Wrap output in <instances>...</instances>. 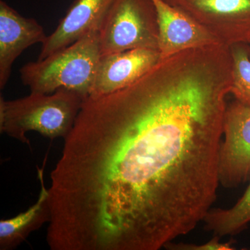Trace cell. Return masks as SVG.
<instances>
[{"mask_svg": "<svg viewBox=\"0 0 250 250\" xmlns=\"http://www.w3.org/2000/svg\"><path fill=\"white\" fill-rule=\"evenodd\" d=\"M220 236L213 235V238L204 244L178 243L171 242L166 245V249L170 250H236L234 244L236 241L230 239L228 242H222Z\"/></svg>", "mask_w": 250, "mask_h": 250, "instance_id": "5bb4252c", "label": "cell"}, {"mask_svg": "<svg viewBox=\"0 0 250 250\" xmlns=\"http://www.w3.org/2000/svg\"><path fill=\"white\" fill-rule=\"evenodd\" d=\"M218 178L225 188H235L250 179V106L235 99L224 113Z\"/></svg>", "mask_w": 250, "mask_h": 250, "instance_id": "5b68a950", "label": "cell"}, {"mask_svg": "<svg viewBox=\"0 0 250 250\" xmlns=\"http://www.w3.org/2000/svg\"><path fill=\"white\" fill-rule=\"evenodd\" d=\"M204 229L220 238L239 234L250 224V182L241 198L228 208H212L204 219Z\"/></svg>", "mask_w": 250, "mask_h": 250, "instance_id": "7c38bea8", "label": "cell"}, {"mask_svg": "<svg viewBox=\"0 0 250 250\" xmlns=\"http://www.w3.org/2000/svg\"><path fill=\"white\" fill-rule=\"evenodd\" d=\"M163 1H165L167 4L172 5V6H177L182 0H163Z\"/></svg>", "mask_w": 250, "mask_h": 250, "instance_id": "9a60e30c", "label": "cell"}, {"mask_svg": "<svg viewBox=\"0 0 250 250\" xmlns=\"http://www.w3.org/2000/svg\"><path fill=\"white\" fill-rule=\"evenodd\" d=\"M247 48H248V54H249V56L250 57V39L248 42H246Z\"/></svg>", "mask_w": 250, "mask_h": 250, "instance_id": "2e32d148", "label": "cell"}, {"mask_svg": "<svg viewBox=\"0 0 250 250\" xmlns=\"http://www.w3.org/2000/svg\"><path fill=\"white\" fill-rule=\"evenodd\" d=\"M102 54L134 49H159L152 0H116L100 31Z\"/></svg>", "mask_w": 250, "mask_h": 250, "instance_id": "277c9868", "label": "cell"}, {"mask_svg": "<svg viewBox=\"0 0 250 250\" xmlns=\"http://www.w3.org/2000/svg\"><path fill=\"white\" fill-rule=\"evenodd\" d=\"M152 1L157 15L161 58L220 42L207 28L177 6L163 0Z\"/></svg>", "mask_w": 250, "mask_h": 250, "instance_id": "ba28073f", "label": "cell"}, {"mask_svg": "<svg viewBox=\"0 0 250 250\" xmlns=\"http://www.w3.org/2000/svg\"><path fill=\"white\" fill-rule=\"evenodd\" d=\"M159 49H134L102 54L88 97L98 98L139 80L161 60Z\"/></svg>", "mask_w": 250, "mask_h": 250, "instance_id": "52a82bcc", "label": "cell"}, {"mask_svg": "<svg viewBox=\"0 0 250 250\" xmlns=\"http://www.w3.org/2000/svg\"><path fill=\"white\" fill-rule=\"evenodd\" d=\"M47 155L43 166L38 167V178L40 182L41 190L39 198L34 205L28 209L12 218L0 221V250H11L17 248L25 241L31 233L39 229L51 219L49 206V188H47L44 180V168L47 161Z\"/></svg>", "mask_w": 250, "mask_h": 250, "instance_id": "8fae6325", "label": "cell"}, {"mask_svg": "<svg viewBox=\"0 0 250 250\" xmlns=\"http://www.w3.org/2000/svg\"><path fill=\"white\" fill-rule=\"evenodd\" d=\"M177 7L227 45L250 39V0H182Z\"/></svg>", "mask_w": 250, "mask_h": 250, "instance_id": "8992f818", "label": "cell"}, {"mask_svg": "<svg viewBox=\"0 0 250 250\" xmlns=\"http://www.w3.org/2000/svg\"><path fill=\"white\" fill-rule=\"evenodd\" d=\"M47 37L35 19L21 16L0 1V89L6 86L18 57L28 47L43 43Z\"/></svg>", "mask_w": 250, "mask_h": 250, "instance_id": "30bf717a", "label": "cell"}, {"mask_svg": "<svg viewBox=\"0 0 250 250\" xmlns=\"http://www.w3.org/2000/svg\"><path fill=\"white\" fill-rule=\"evenodd\" d=\"M83 99L66 89L53 93H31L6 100L0 96V132L27 145L26 134L34 131L51 140L65 139L71 132Z\"/></svg>", "mask_w": 250, "mask_h": 250, "instance_id": "7a4b0ae2", "label": "cell"}, {"mask_svg": "<svg viewBox=\"0 0 250 250\" xmlns=\"http://www.w3.org/2000/svg\"><path fill=\"white\" fill-rule=\"evenodd\" d=\"M232 57L213 44L162 58L132 84L82 103L50 174L58 250H159L217 199Z\"/></svg>", "mask_w": 250, "mask_h": 250, "instance_id": "6da1fadb", "label": "cell"}, {"mask_svg": "<svg viewBox=\"0 0 250 250\" xmlns=\"http://www.w3.org/2000/svg\"><path fill=\"white\" fill-rule=\"evenodd\" d=\"M116 0H75L58 26L42 44L38 60L71 45L94 31H100Z\"/></svg>", "mask_w": 250, "mask_h": 250, "instance_id": "9c48e42d", "label": "cell"}, {"mask_svg": "<svg viewBox=\"0 0 250 250\" xmlns=\"http://www.w3.org/2000/svg\"><path fill=\"white\" fill-rule=\"evenodd\" d=\"M101 55L100 31H91L45 59L28 62L20 70L21 79L31 93L66 89L85 100L91 91Z\"/></svg>", "mask_w": 250, "mask_h": 250, "instance_id": "3957f363", "label": "cell"}, {"mask_svg": "<svg viewBox=\"0 0 250 250\" xmlns=\"http://www.w3.org/2000/svg\"><path fill=\"white\" fill-rule=\"evenodd\" d=\"M232 57V84L230 94L235 100L250 106V57L246 43L229 46Z\"/></svg>", "mask_w": 250, "mask_h": 250, "instance_id": "4fadbf2b", "label": "cell"}]
</instances>
